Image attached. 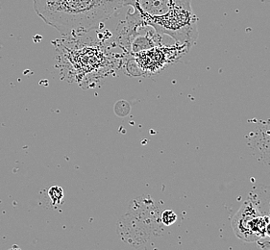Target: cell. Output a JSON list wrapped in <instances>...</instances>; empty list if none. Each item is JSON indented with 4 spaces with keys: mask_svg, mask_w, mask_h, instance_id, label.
<instances>
[{
    "mask_svg": "<svg viewBox=\"0 0 270 250\" xmlns=\"http://www.w3.org/2000/svg\"><path fill=\"white\" fill-rule=\"evenodd\" d=\"M124 6V0H33L38 17L64 36L90 32Z\"/></svg>",
    "mask_w": 270,
    "mask_h": 250,
    "instance_id": "6da1fadb",
    "label": "cell"
},
{
    "mask_svg": "<svg viewBox=\"0 0 270 250\" xmlns=\"http://www.w3.org/2000/svg\"><path fill=\"white\" fill-rule=\"evenodd\" d=\"M133 13L127 19L136 25L153 27L159 34H167L177 43L191 47L197 39V21L192 0H124Z\"/></svg>",
    "mask_w": 270,
    "mask_h": 250,
    "instance_id": "7a4b0ae2",
    "label": "cell"
},
{
    "mask_svg": "<svg viewBox=\"0 0 270 250\" xmlns=\"http://www.w3.org/2000/svg\"><path fill=\"white\" fill-rule=\"evenodd\" d=\"M270 216L262 215L260 207L253 200H247L232 219L236 237L246 242H257L265 238V229Z\"/></svg>",
    "mask_w": 270,
    "mask_h": 250,
    "instance_id": "3957f363",
    "label": "cell"
},
{
    "mask_svg": "<svg viewBox=\"0 0 270 250\" xmlns=\"http://www.w3.org/2000/svg\"><path fill=\"white\" fill-rule=\"evenodd\" d=\"M48 196L51 202L55 205H58L64 199V190L59 186H53L48 190Z\"/></svg>",
    "mask_w": 270,
    "mask_h": 250,
    "instance_id": "277c9868",
    "label": "cell"
},
{
    "mask_svg": "<svg viewBox=\"0 0 270 250\" xmlns=\"http://www.w3.org/2000/svg\"><path fill=\"white\" fill-rule=\"evenodd\" d=\"M177 220V215L172 211V210H166L161 214V223L166 226L175 224Z\"/></svg>",
    "mask_w": 270,
    "mask_h": 250,
    "instance_id": "5b68a950",
    "label": "cell"
},
{
    "mask_svg": "<svg viewBox=\"0 0 270 250\" xmlns=\"http://www.w3.org/2000/svg\"><path fill=\"white\" fill-rule=\"evenodd\" d=\"M257 243L262 249H270V240L269 241H266L264 239H261V240H259L257 242Z\"/></svg>",
    "mask_w": 270,
    "mask_h": 250,
    "instance_id": "8992f818",
    "label": "cell"
},
{
    "mask_svg": "<svg viewBox=\"0 0 270 250\" xmlns=\"http://www.w3.org/2000/svg\"><path fill=\"white\" fill-rule=\"evenodd\" d=\"M265 238H269L270 240V221L268 223L267 226H266V229H265Z\"/></svg>",
    "mask_w": 270,
    "mask_h": 250,
    "instance_id": "52a82bcc",
    "label": "cell"
},
{
    "mask_svg": "<svg viewBox=\"0 0 270 250\" xmlns=\"http://www.w3.org/2000/svg\"><path fill=\"white\" fill-rule=\"evenodd\" d=\"M269 216H270V204H269Z\"/></svg>",
    "mask_w": 270,
    "mask_h": 250,
    "instance_id": "ba28073f",
    "label": "cell"
}]
</instances>
